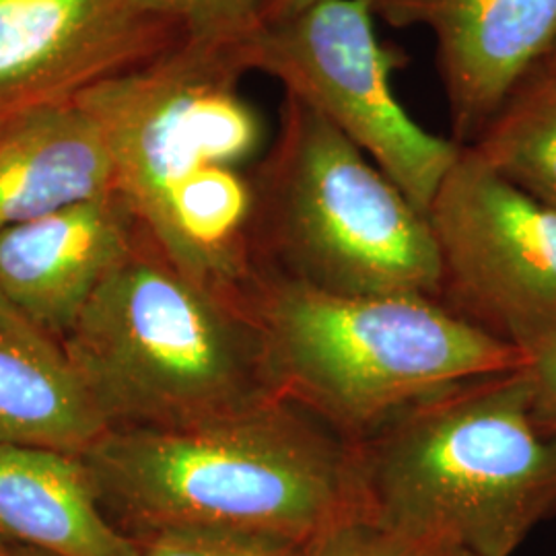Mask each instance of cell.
Wrapping results in <instances>:
<instances>
[{"label":"cell","mask_w":556,"mask_h":556,"mask_svg":"<svg viewBox=\"0 0 556 556\" xmlns=\"http://www.w3.org/2000/svg\"><path fill=\"white\" fill-rule=\"evenodd\" d=\"M179 40L130 0H0V130L73 103Z\"/></svg>","instance_id":"obj_9"},{"label":"cell","mask_w":556,"mask_h":556,"mask_svg":"<svg viewBox=\"0 0 556 556\" xmlns=\"http://www.w3.org/2000/svg\"><path fill=\"white\" fill-rule=\"evenodd\" d=\"M252 181L260 273L334 295L439 298L427 215L303 101L285 96L277 139Z\"/></svg>","instance_id":"obj_5"},{"label":"cell","mask_w":556,"mask_h":556,"mask_svg":"<svg viewBox=\"0 0 556 556\" xmlns=\"http://www.w3.org/2000/svg\"><path fill=\"white\" fill-rule=\"evenodd\" d=\"M153 20L176 27L181 40L238 54L245 62L252 41L266 25L268 0H130ZM248 66V62H245Z\"/></svg>","instance_id":"obj_16"},{"label":"cell","mask_w":556,"mask_h":556,"mask_svg":"<svg viewBox=\"0 0 556 556\" xmlns=\"http://www.w3.org/2000/svg\"><path fill=\"white\" fill-rule=\"evenodd\" d=\"M245 73L238 54L179 40L75 100L103 135L116 194L155 243L190 179L258 153L264 126L239 93Z\"/></svg>","instance_id":"obj_6"},{"label":"cell","mask_w":556,"mask_h":556,"mask_svg":"<svg viewBox=\"0 0 556 556\" xmlns=\"http://www.w3.org/2000/svg\"><path fill=\"white\" fill-rule=\"evenodd\" d=\"M470 149L517 190L556 211V75L544 62L517 83Z\"/></svg>","instance_id":"obj_15"},{"label":"cell","mask_w":556,"mask_h":556,"mask_svg":"<svg viewBox=\"0 0 556 556\" xmlns=\"http://www.w3.org/2000/svg\"><path fill=\"white\" fill-rule=\"evenodd\" d=\"M112 192L103 135L75 101L0 130V231Z\"/></svg>","instance_id":"obj_13"},{"label":"cell","mask_w":556,"mask_h":556,"mask_svg":"<svg viewBox=\"0 0 556 556\" xmlns=\"http://www.w3.org/2000/svg\"><path fill=\"white\" fill-rule=\"evenodd\" d=\"M60 349L108 429H190L280 400L245 309L181 275L140 227Z\"/></svg>","instance_id":"obj_4"},{"label":"cell","mask_w":556,"mask_h":556,"mask_svg":"<svg viewBox=\"0 0 556 556\" xmlns=\"http://www.w3.org/2000/svg\"><path fill=\"white\" fill-rule=\"evenodd\" d=\"M392 27H427L452 139L470 147L503 101L556 43V0H369Z\"/></svg>","instance_id":"obj_10"},{"label":"cell","mask_w":556,"mask_h":556,"mask_svg":"<svg viewBox=\"0 0 556 556\" xmlns=\"http://www.w3.org/2000/svg\"><path fill=\"white\" fill-rule=\"evenodd\" d=\"M433 556H477L464 548H447V546H433Z\"/></svg>","instance_id":"obj_23"},{"label":"cell","mask_w":556,"mask_h":556,"mask_svg":"<svg viewBox=\"0 0 556 556\" xmlns=\"http://www.w3.org/2000/svg\"><path fill=\"white\" fill-rule=\"evenodd\" d=\"M318 0H268L266 9V23L273 21L289 20L293 15H299L301 11L309 9Z\"/></svg>","instance_id":"obj_21"},{"label":"cell","mask_w":556,"mask_h":556,"mask_svg":"<svg viewBox=\"0 0 556 556\" xmlns=\"http://www.w3.org/2000/svg\"><path fill=\"white\" fill-rule=\"evenodd\" d=\"M427 219L441 303L526 355L556 338V211L462 147Z\"/></svg>","instance_id":"obj_8"},{"label":"cell","mask_w":556,"mask_h":556,"mask_svg":"<svg viewBox=\"0 0 556 556\" xmlns=\"http://www.w3.org/2000/svg\"><path fill=\"white\" fill-rule=\"evenodd\" d=\"M0 536L54 556H139L103 511L83 457L0 445Z\"/></svg>","instance_id":"obj_12"},{"label":"cell","mask_w":556,"mask_h":556,"mask_svg":"<svg viewBox=\"0 0 556 556\" xmlns=\"http://www.w3.org/2000/svg\"><path fill=\"white\" fill-rule=\"evenodd\" d=\"M0 332L25 338H50L25 318L2 291H0Z\"/></svg>","instance_id":"obj_20"},{"label":"cell","mask_w":556,"mask_h":556,"mask_svg":"<svg viewBox=\"0 0 556 556\" xmlns=\"http://www.w3.org/2000/svg\"><path fill=\"white\" fill-rule=\"evenodd\" d=\"M526 374L532 392L534 417L556 439V338L538 344L528 353Z\"/></svg>","instance_id":"obj_19"},{"label":"cell","mask_w":556,"mask_h":556,"mask_svg":"<svg viewBox=\"0 0 556 556\" xmlns=\"http://www.w3.org/2000/svg\"><path fill=\"white\" fill-rule=\"evenodd\" d=\"M245 314L275 394L349 443L443 388L528 363L429 295H334L256 270Z\"/></svg>","instance_id":"obj_3"},{"label":"cell","mask_w":556,"mask_h":556,"mask_svg":"<svg viewBox=\"0 0 556 556\" xmlns=\"http://www.w3.org/2000/svg\"><path fill=\"white\" fill-rule=\"evenodd\" d=\"M312 556H433V546L397 536L378 523L358 517L318 540Z\"/></svg>","instance_id":"obj_18"},{"label":"cell","mask_w":556,"mask_h":556,"mask_svg":"<svg viewBox=\"0 0 556 556\" xmlns=\"http://www.w3.org/2000/svg\"><path fill=\"white\" fill-rule=\"evenodd\" d=\"M351 445L363 517L425 546L511 556L556 514V439L526 365L443 388Z\"/></svg>","instance_id":"obj_2"},{"label":"cell","mask_w":556,"mask_h":556,"mask_svg":"<svg viewBox=\"0 0 556 556\" xmlns=\"http://www.w3.org/2000/svg\"><path fill=\"white\" fill-rule=\"evenodd\" d=\"M245 62L328 119L429 213L462 147L425 130L397 101L392 73L406 59L379 41L369 0H318L266 23Z\"/></svg>","instance_id":"obj_7"},{"label":"cell","mask_w":556,"mask_h":556,"mask_svg":"<svg viewBox=\"0 0 556 556\" xmlns=\"http://www.w3.org/2000/svg\"><path fill=\"white\" fill-rule=\"evenodd\" d=\"M544 64H546V66H548V68H551V71H553V73L556 75V43L555 48L551 50V54H548L546 60H544Z\"/></svg>","instance_id":"obj_24"},{"label":"cell","mask_w":556,"mask_h":556,"mask_svg":"<svg viewBox=\"0 0 556 556\" xmlns=\"http://www.w3.org/2000/svg\"><path fill=\"white\" fill-rule=\"evenodd\" d=\"M80 457L128 534L220 528L316 544L363 517L353 445L282 400L190 429H110Z\"/></svg>","instance_id":"obj_1"},{"label":"cell","mask_w":556,"mask_h":556,"mask_svg":"<svg viewBox=\"0 0 556 556\" xmlns=\"http://www.w3.org/2000/svg\"><path fill=\"white\" fill-rule=\"evenodd\" d=\"M139 233L116 192L0 231V291L43 334L60 338Z\"/></svg>","instance_id":"obj_11"},{"label":"cell","mask_w":556,"mask_h":556,"mask_svg":"<svg viewBox=\"0 0 556 556\" xmlns=\"http://www.w3.org/2000/svg\"><path fill=\"white\" fill-rule=\"evenodd\" d=\"M108 431L56 340L0 332V445L80 457Z\"/></svg>","instance_id":"obj_14"},{"label":"cell","mask_w":556,"mask_h":556,"mask_svg":"<svg viewBox=\"0 0 556 556\" xmlns=\"http://www.w3.org/2000/svg\"><path fill=\"white\" fill-rule=\"evenodd\" d=\"M130 536L139 556H312L314 548L291 538L220 528H155Z\"/></svg>","instance_id":"obj_17"},{"label":"cell","mask_w":556,"mask_h":556,"mask_svg":"<svg viewBox=\"0 0 556 556\" xmlns=\"http://www.w3.org/2000/svg\"><path fill=\"white\" fill-rule=\"evenodd\" d=\"M0 556H54L38 551L34 546H27V544H21L15 540H9V538L0 536Z\"/></svg>","instance_id":"obj_22"}]
</instances>
